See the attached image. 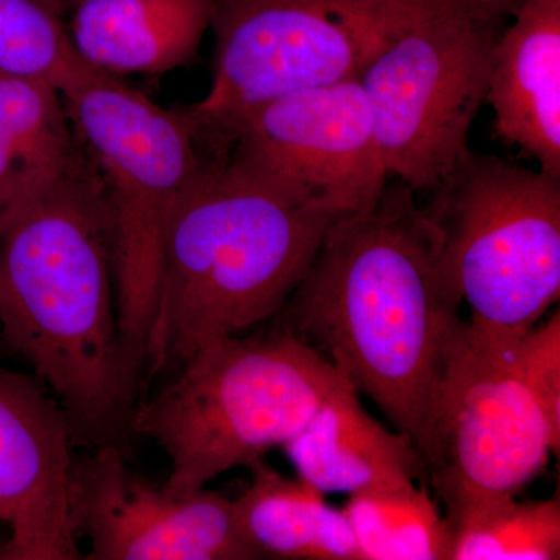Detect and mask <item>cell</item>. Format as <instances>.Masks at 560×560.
Masks as SVG:
<instances>
[{"mask_svg":"<svg viewBox=\"0 0 560 560\" xmlns=\"http://www.w3.org/2000/svg\"><path fill=\"white\" fill-rule=\"evenodd\" d=\"M224 140L230 171L341 215L370 210L388 184L355 79L276 98L232 125Z\"/></svg>","mask_w":560,"mask_h":560,"instance_id":"30bf717a","label":"cell"},{"mask_svg":"<svg viewBox=\"0 0 560 560\" xmlns=\"http://www.w3.org/2000/svg\"><path fill=\"white\" fill-rule=\"evenodd\" d=\"M3 545H5V544H0V558H2Z\"/></svg>","mask_w":560,"mask_h":560,"instance_id":"603a6c76","label":"cell"},{"mask_svg":"<svg viewBox=\"0 0 560 560\" xmlns=\"http://www.w3.org/2000/svg\"><path fill=\"white\" fill-rule=\"evenodd\" d=\"M61 97L108 201L121 352L138 393L172 210L202 173L226 164L228 147L189 108H162L109 73L95 72Z\"/></svg>","mask_w":560,"mask_h":560,"instance_id":"5b68a950","label":"cell"},{"mask_svg":"<svg viewBox=\"0 0 560 560\" xmlns=\"http://www.w3.org/2000/svg\"><path fill=\"white\" fill-rule=\"evenodd\" d=\"M560 559L558 499L499 501L452 528L451 560Z\"/></svg>","mask_w":560,"mask_h":560,"instance_id":"d6986e66","label":"cell"},{"mask_svg":"<svg viewBox=\"0 0 560 560\" xmlns=\"http://www.w3.org/2000/svg\"><path fill=\"white\" fill-rule=\"evenodd\" d=\"M215 0H79L66 13L81 60L109 75L186 66L212 24Z\"/></svg>","mask_w":560,"mask_h":560,"instance_id":"9a60e30c","label":"cell"},{"mask_svg":"<svg viewBox=\"0 0 560 560\" xmlns=\"http://www.w3.org/2000/svg\"><path fill=\"white\" fill-rule=\"evenodd\" d=\"M442 268L471 330L517 340L560 294V178L469 150L431 191Z\"/></svg>","mask_w":560,"mask_h":560,"instance_id":"52a82bcc","label":"cell"},{"mask_svg":"<svg viewBox=\"0 0 560 560\" xmlns=\"http://www.w3.org/2000/svg\"><path fill=\"white\" fill-rule=\"evenodd\" d=\"M0 330L77 440H116L138 393L121 352L108 201L88 158L0 232Z\"/></svg>","mask_w":560,"mask_h":560,"instance_id":"7a4b0ae2","label":"cell"},{"mask_svg":"<svg viewBox=\"0 0 560 560\" xmlns=\"http://www.w3.org/2000/svg\"><path fill=\"white\" fill-rule=\"evenodd\" d=\"M0 72L47 81L62 92L102 70L73 49L58 0H0Z\"/></svg>","mask_w":560,"mask_h":560,"instance_id":"ac0fdd59","label":"cell"},{"mask_svg":"<svg viewBox=\"0 0 560 560\" xmlns=\"http://www.w3.org/2000/svg\"><path fill=\"white\" fill-rule=\"evenodd\" d=\"M69 416L38 378L0 366V521L5 560L80 559L70 525Z\"/></svg>","mask_w":560,"mask_h":560,"instance_id":"7c38bea8","label":"cell"},{"mask_svg":"<svg viewBox=\"0 0 560 560\" xmlns=\"http://www.w3.org/2000/svg\"><path fill=\"white\" fill-rule=\"evenodd\" d=\"M523 374L539 400L551 430L560 436V316L559 311L544 324L523 335L517 342Z\"/></svg>","mask_w":560,"mask_h":560,"instance_id":"ffe728a7","label":"cell"},{"mask_svg":"<svg viewBox=\"0 0 560 560\" xmlns=\"http://www.w3.org/2000/svg\"><path fill=\"white\" fill-rule=\"evenodd\" d=\"M69 517L90 560H256L232 500L206 488L175 495L140 480L116 442L73 460Z\"/></svg>","mask_w":560,"mask_h":560,"instance_id":"8fae6325","label":"cell"},{"mask_svg":"<svg viewBox=\"0 0 560 560\" xmlns=\"http://www.w3.org/2000/svg\"><path fill=\"white\" fill-rule=\"evenodd\" d=\"M464 9L474 11L480 16L489 18V20H499L503 14L510 11L518 10L522 0H452Z\"/></svg>","mask_w":560,"mask_h":560,"instance_id":"44dd1931","label":"cell"},{"mask_svg":"<svg viewBox=\"0 0 560 560\" xmlns=\"http://www.w3.org/2000/svg\"><path fill=\"white\" fill-rule=\"evenodd\" d=\"M495 131L560 178V0H522L493 50Z\"/></svg>","mask_w":560,"mask_h":560,"instance_id":"4fadbf2b","label":"cell"},{"mask_svg":"<svg viewBox=\"0 0 560 560\" xmlns=\"http://www.w3.org/2000/svg\"><path fill=\"white\" fill-rule=\"evenodd\" d=\"M341 213L215 165L172 210L145 374L276 318Z\"/></svg>","mask_w":560,"mask_h":560,"instance_id":"3957f363","label":"cell"},{"mask_svg":"<svg viewBox=\"0 0 560 560\" xmlns=\"http://www.w3.org/2000/svg\"><path fill=\"white\" fill-rule=\"evenodd\" d=\"M282 448L301 480L323 495L405 492L429 477L410 438L372 418L353 388L327 400Z\"/></svg>","mask_w":560,"mask_h":560,"instance_id":"5bb4252c","label":"cell"},{"mask_svg":"<svg viewBox=\"0 0 560 560\" xmlns=\"http://www.w3.org/2000/svg\"><path fill=\"white\" fill-rule=\"evenodd\" d=\"M459 311L441 232L416 191L394 179L370 210L331 224L276 318L366 394L427 464Z\"/></svg>","mask_w":560,"mask_h":560,"instance_id":"6da1fadb","label":"cell"},{"mask_svg":"<svg viewBox=\"0 0 560 560\" xmlns=\"http://www.w3.org/2000/svg\"><path fill=\"white\" fill-rule=\"evenodd\" d=\"M249 469L253 480L232 501V511L254 559L363 560L345 512L323 493L279 474L265 459Z\"/></svg>","mask_w":560,"mask_h":560,"instance_id":"2e32d148","label":"cell"},{"mask_svg":"<svg viewBox=\"0 0 560 560\" xmlns=\"http://www.w3.org/2000/svg\"><path fill=\"white\" fill-rule=\"evenodd\" d=\"M58 2H60L61 5L65 7L66 13H68L70 7L75 5V3L79 2V0H58Z\"/></svg>","mask_w":560,"mask_h":560,"instance_id":"7402d4cb","label":"cell"},{"mask_svg":"<svg viewBox=\"0 0 560 560\" xmlns=\"http://www.w3.org/2000/svg\"><path fill=\"white\" fill-rule=\"evenodd\" d=\"M517 340H495L460 319L445 353L427 480L451 528L467 515L514 499L559 455Z\"/></svg>","mask_w":560,"mask_h":560,"instance_id":"ba28073f","label":"cell"},{"mask_svg":"<svg viewBox=\"0 0 560 560\" xmlns=\"http://www.w3.org/2000/svg\"><path fill=\"white\" fill-rule=\"evenodd\" d=\"M359 81L388 176L431 194L469 153L488 97L497 20L452 0H360Z\"/></svg>","mask_w":560,"mask_h":560,"instance_id":"8992f818","label":"cell"},{"mask_svg":"<svg viewBox=\"0 0 560 560\" xmlns=\"http://www.w3.org/2000/svg\"><path fill=\"white\" fill-rule=\"evenodd\" d=\"M175 381L131 415L171 463L162 488L197 492L235 467L298 436L319 408L353 388L334 364L290 330L234 335L201 346Z\"/></svg>","mask_w":560,"mask_h":560,"instance_id":"277c9868","label":"cell"},{"mask_svg":"<svg viewBox=\"0 0 560 560\" xmlns=\"http://www.w3.org/2000/svg\"><path fill=\"white\" fill-rule=\"evenodd\" d=\"M210 28L212 84L189 109L223 140L276 98L355 79L368 36L360 0H215Z\"/></svg>","mask_w":560,"mask_h":560,"instance_id":"9c48e42d","label":"cell"},{"mask_svg":"<svg viewBox=\"0 0 560 560\" xmlns=\"http://www.w3.org/2000/svg\"><path fill=\"white\" fill-rule=\"evenodd\" d=\"M342 512L363 560H451L452 528L425 482L350 495Z\"/></svg>","mask_w":560,"mask_h":560,"instance_id":"e0dca14e","label":"cell"}]
</instances>
